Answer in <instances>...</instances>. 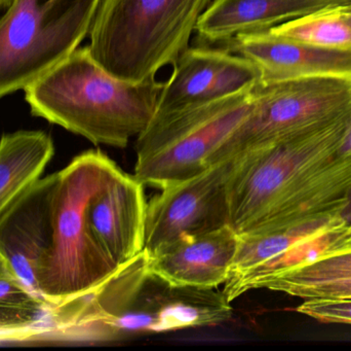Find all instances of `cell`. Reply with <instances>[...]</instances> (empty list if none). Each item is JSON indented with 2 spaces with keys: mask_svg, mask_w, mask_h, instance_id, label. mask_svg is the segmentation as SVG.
<instances>
[{
  "mask_svg": "<svg viewBox=\"0 0 351 351\" xmlns=\"http://www.w3.org/2000/svg\"><path fill=\"white\" fill-rule=\"evenodd\" d=\"M110 313V300L101 286L62 305L47 300L0 305V346L92 343L95 328Z\"/></svg>",
  "mask_w": 351,
  "mask_h": 351,
  "instance_id": "cell-10",
  "label": "cell"
},
{
  "mask_svg": "<svg viewBox=\"0 0 351 351\" xmlns=\"http://www.w3.org/2000/svg\"><path fill=\"white\" fill-rule=\"evenodd\" d=\"M164 87L156 76L138 82L114 78L97 63L88 45L77 47L24 91L35 117L93 144L125 148L149 125Z\"/></svg>",
  "mask_w": 351,
  "mask_h": 351,
  "instance_id": "cell-1",
  "label": "cell"
},
{
  "mask_svg": "<svg viewBox=\"0 0 351 351\" xmlns=\"http://www.w3.org/2000/svg\"><path fill=\"white\" fill-rule=\"evenodd\" d=\"M351 111V78L336 76L258 82L253 107L221 146L215 163L326 125Z\"/></svg>",
  "mask_w": 351,
  "mask_h": 351,
  "instance_id": "cell-7",
  "label": "cell"
},
{
  "mask_svg": "<svg viewBox=\"0 0 351 351\" xmlns=\"http://www.w3.org/2000/svg\"><path fill=\"white\" fill-rule=\"evenodd\" d=\"M119 170L104 152L90 150L57 172L53 238L36 273L45 300L65 304L94 292L121 269L99 245L88 220L90 199Z\"/></svg>",
  "mask_w": 351,
  "mask_h": 351,
  "instance_id": "cell-2",
  "label": "cell"
},
{
  "mask_svg": "<svg viewBox=\"0 0 351 351\" xmlns=\"http://www.w3.org/2000/svg\"><path fill=\"white\" fill-rule=\"evenodd\" d=\"M350 3L351 0H213L195 30L208 43H228L241 33L267 30L325 8Z\"/></svg>",
  "mask_w": 351,
  "mask_h": 351,
  "instance_id": "cell-15",
  "label": "cell"
},
{
  "mask_svg": "<svg viewBox=\"0 0 351 351\" xmlns=\"http://www.w3.org/2000/svg\"><path fill=\"white\" fill-rule=\"evenodd\" d=\"M340 216H341L346 222L351 223V193L350 194V197H348L346 206H344L341 214H340Z\"/></svg>",
  "mask_w": 351,
  "mask_h": 351,
  "instance_id": "cell-27",
  "label": "cell"
},
{
  "mask_svg": "<svg viewBox=\"0 0 351 351\" xmlns=\"http://www.w3.org/2000/svg\"><path fill=\"white\" fill-rule=\"evenodd\" d=\"M232 159L220 161L204 172L162 189L147 203V255L178 239L229 226L228 181Z\"/></svg>",
  "mask_w": 351,
  "mask_h": 351,
  "instance_id": "cell-9",
  "label": "cell"
},
{
  "mask_svg": "<svg viewBox=\"0 0 351 351\" xmlns=\"http://www.w3.org/2000/svg\"><path fill=\"white\" fill-rule=\"evenodd\" d=\"M351 278V251L322 260L306 267L290 270L262 282L257 290L274 291L288 295L300 286Z\"/></svg>",
  "mask_w": 351,
  "mask_h": 351,
  "instance_id": "cell-21",
  "label": "cell"
},
{
  "mask_svg": "<svg viewBox=\"0 0 351 351\" xmlns=\"http://www.w3.org/2000/svg\"><path fill=\"white\" fill-rule=\"evenodd\" d=\"M100 0H14L0 19V98L29 84L77 49Z\"/></svg>",
  "mask_w": 351,
  "mask_h": 351,
  "instance_id": "cell-6",
  "label": "cell"
},
{
  "mask_svg": "<svg viewBox=\"0 0 351 351\" xmlns=\"http://www.w3.org/2000/svg\"><path fill=\"white\" fill-rule=\"evenodd\" d=\"M253 88L152 119L136 141L134 177L162 190L204 172L251 113Z\"/></svg>",
  "mask_w": 351,
  "mask_h": 351,
  "instance_id": "cell-5",
  "label": "cell"
},
{
  "mask_svg": "<svg viewBox=\"0 0 351 351\" xmlns=\"http://www.w3.org/2000/svg\"><path fill=\"white\" fill-rule=\"evenodd\" d=\"M57 177V172L40 177L0 216V255L40 298L36 273L53 238Z\"/></svg>",
  "mask_w": 351,
  "mask_h": 351,
  "instance_id": "cell-11",
  "label": "cell"
},
{
  "mask_svg": "<svg viewBox=\"0 0 351 351\" xmlns=\"http://www.w3.org/2000/svg\"><path fill=\"white\" fill-rule=\"evenodd\" d=\"M227 43V51L257 66L262 82L319 76L351 78V49L313 47L274 34L269 29L241 33Z\"/></svg>",
  "mask_w": 351,
  "mask_h": 351,
  "instance_id": "cell-12",
  "label": "cell"
},
{
  "mask_svg": "<svg viewBox=\"0 0 351 351\" xmlns=\"http://www.w3.org/2000/svg\"><path fill=\"white\" fill-rule=\"evenodd\" d=\"M297 298L351 299V278L300 286L289 293Z\"/></svg>",
  "mask_w": 351,
  "mask_h": 351,
  "instance_id": "cell-25",
  "label": "cell"
},
{
  "mask_svg": "<svg viewBox=\"0 0 351 351\" xmlns=\"http://www.w3.org/2000/svg\"><path fill=\"white\" fill-rule=\"evenodd\" d=\"M144 187L134 175L119 170L88 203L93 234L119 267L133 261L145 247Z\"/></svg>",
  "mask_w": 351,
  "mask_h": 351,
  "instance_id": "cell-13",
  "label": "cell"
},
{
  "mask_svg": "<svg viewBox=\"0 0 351 351\" xmlns=\"http://www.w3.org/2000/svg\"><path fill=\"white\" fill-rule=\"evenodd\" d=\"M55 155L49 134L20 130L0 138V216L38 181Z\"/></svg>",
  "mask_w": 351,
  "mask_h": 351,
  "instance_id": "cell-17",
  "label": "cell"
},
{
  "mask_svg": "<svg viewBox=\"0 0 351 351\" xmlns=\"http://www.w3.org/2000/svg\"><path fill=\"white\" fill-rule=\"evenodd\" d=\"M45 300L36 296L14 271L8 260L0 255V305L28 306Z\"/></svg>",
  "mask_w": 351,
  "mask_h": 351,
  "instance_id": "cell-23",
  "label": "cell"
},
{
  "mask_svg": "<svg viewBox=\"0 0 351 351\" xmlns=\"http://www.w3.org/2000/svg\"><path fill=\"white\" fill-rule=\"evenodd\" d=\"M232 317V307L215 288L175 286L148 272L133 300L99 327V342L129 335L213 327Z\"/></svg>",
  "mask_w": 351,
  "mask_h": 351,
  "instance_id": "cell-8",
  "label": "cell"
},
{
  "mask_svg": "<svg viewBox=\"0 0 351 351\" xmlns=\"http://www.w3.org/2000/svg\"><path fill=\"white\" fill-rule=\"evenodd\" d=\"M351 251V223L340 218L334 224L297 242L290 249L254 268L222 291L229 303L267 278L290 270L306 267L322 260Z\"/></svg>",
  "mask_w": 351,
  "mask_h": 351,
  "instance_id": "cell-16",
  "label": "cell"
},
{
  "mask_svg": "<svg viewBox=\"0 0 351 351\" xmlns=\"http://www.w3.org/2000/svg\"><path fill=\"white\" fill-rule=\"evenodd\" d=\"M226 53L225 49L187 47L173 65L172 76L165 82L152 119L210 102L208 94Z\"/></svg>",
  "mask_w": 351,
  "mask_h": 351,
  "instance_id": "cell-18",
  "label": "cell"
},
{
  "mask_svg": "<svg viewBox=\"0 0 351 351\" xmlns=\"http://www.w3.org/2000/svg\"><path fill=\"white\" fill-rule=\"evenodd\" d=\"M212 1L100 0L88 33L90 53L105 71L123 82L154 78L189 47Z\"/></svg>",
  "mask_w": 351,
  "mask_h": 351,
  "instance_id": "cell-3",
  "label": "cell"
},
{
  "mask_svg": "<svg viewBox=\"0 0 351 351\" xmlns=\"http://www.w3.org/2000/svg\"><path fill=\"white\" fill-rule=\"evenodd\" d=\"M295 310L319 323L351 325V299H305Z\"/></svg>",
  "mask_w": 351,
  "mask_h": 351,
  "instance_id": "cell-24",
  "label": "cell"
},
{
  "mask_svg": "<svg viewBox=\"0 0 351 351\" xmlns=\"http://www.w3.org/2000/svg\"><path fill=\"white\" fill-rule=\"evenodd\" d=\"M340 6L282 23L270 28V32L313 47L351 49V28Z\"/></svg>",
  "mask_w": 351,
  "mask_h": 351,
  "instance_id": "cell-20",
  "label": "cell"
},
{
  "mask_svg": "<svg viewBox=\"0 0 351 351\" xmlns=\"http://www.w3.org/2000/svg\"><path fill=\"white\" fill-rule=\"evenodd\" d=\"M350 122L351 111L321 127L231 158L230 228L239 236L271 222L311 175L339 155Z\"/></svg>",
  "mask_w": 351,
  "mask_h": 351,
  "instance_id": "cell-4",
  "label": "cell"
},
{
  "mask_svg": "<svg viewBox=\"0 0 351 351\" xmlns=\"http://www.w3.org/2000/svg\"><path fill=\"white\" fill-rule=\"evenodd\" d=\"M260 82L257 66L241 55L227 51L208 94V101L225 98L253 88Z\"/></svg>",
  "mask_w": 351,
  "mask_h": 351,
  "instance_id": "cell-22",
  "label": "cell"
},
{
  "mask_svg": "<svg viewBox=\"0 0 351 351\" xmlns=\"http://www.w3.org/2000/svg\"><path fill=\"white\" fill-rule=\"evenodd\" d=\"M351 154V122L350 128H348V134H346V139H344L343 144L340 148L339 155Z\"/></svg>",
  "mask_w": 351,
  "mask_h": 351,
  "instance_id": "cell-26",
  "label": "cell"
},
{
  "mask_svg": "<svg viewBox=\"0 0 351 351\" xmlns=\"http://www.w3.org/2000/svg\"><path fill=\"white\" fill-rule=\"evenodd\" d=\"M12 2H14V0H0V10H3V8L8 10L12 5Z\"/></svg>",
  "mask_w": 351,
  "mask_h": 351,
  "instance_id": "cell-29",
  "label": "cell"
},
{
  "mask_svg": "<svg viewBox=\"0 0 351 351\" xmlns=\"http://www.w3.org/2000/svg\"><path fill=\"white\" fill-rule=\"evenodd\" d=\"M340 218V216H324L291 226L239 235L237 253L224 286L237 282L254 268L284 253L302 239L324 230Z\"/></svg>",
  "mask_w": 351,
  "mask_h": 351,
  "instance_id": "cell-19",
  "label": "cell"
},
{
  "mask_svg": "<svg viewBox=\"0 0 351 351\" xmlns=\"http://www.w3.org/2000/svg\"><path fill=\"white\" fill-rule=\"evenodd\" d=\"M237 245L230 226L184 237L147 255L148 272L175 286L216 288L228 280Z\"/></svg>",
  "mask_w": 351,
  "mask_h": 351,
  "instance_id": "cell-14",
  "label": "cell"
},
{
  "mask_svg": "<svg viewBox=\"0 0 351 351\" xmlns=\"http://www.w3.org/2000/svg\"><path fill=\"white\" fill-rule=\"evenodd\" d=\"M340 10H341L342 16L346 19L351 28V3L340 6Z\"/></svg>",
  "mask_w": 351,
  "mask_h": 351,
  "instance_id": "cell-28",
  "label": "cell"
}]
</instances>
